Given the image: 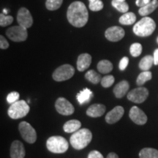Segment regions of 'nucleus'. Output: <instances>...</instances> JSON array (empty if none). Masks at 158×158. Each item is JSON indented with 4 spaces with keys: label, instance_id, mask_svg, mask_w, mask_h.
Masks as SVG:
<instances>
[{
    "label": "nucleus",
    "instance_id": "obj_1",
    "mask_svg": "<svg viewBox=\"0 0 158 158\" xmlns=\"http://www.w3.org/2000/svg\"><path fill=\"white\" fill-rule=\"evenodd\" d=\"M69 23L77 28L84 27L89 19V13L86 5L82 2L76 1L71 3L67 11Z\"/></svg>",
    "mask_w": 158,
    "mask_h": 158
},
{
    "label": "nucleus",
    "instance_id": "obj_2",
    "mask_svg": "<svg viewBox=\"0 0 158 158\" xmlns=\"http://www.w3.org/2000/svg\"><path fill=\"white\" fill-rule=\"evenodd\" d=\"M92 139V134L89 129L84 128L75 132L71 135L70 142L72 147L77 150H81L87 147Z\"/></svg>",
    "mask_w": 158,
    "mask_h": 158
},
{
    "label": "nucleus",
    "instance_id": "obj_3",
    "mask_svg": "<svg viewBox=\"0 0 158 158\" xmlns=\"http://www.w3.org/2000/svg\"><path fill=\"white\" fill-rule=\"evenodd\" d=\"M156 29V23L152 19L143 17L133 27V32L139 37H148L154 32Z\"/></svg>",
    "mask_w": 158,
    "mask_h": 158
},
{
    "label": "nucleus",
    "instance_id": "obj_4",
    "mask_svg": "<svg viewBox=\"0 0 158 158\" xmlns=\"http://www.w3.org/2000/svg\"><path fill=\"white\" fill-rule=\"evenodd\" d=\"M46 147L51 152L62 154L68 149L69 143L62 136H52L47 140Z\"/></svg>",
    "mask_w": 158,
    "mask_h": 158
},
{
    "label": "nucleus",
    "instance_id": "obj_5",
    "mask_svg": "<svg viewBox=\"0 0 158 158\" xmlns=\"http://www.w3.org/2000/svg\"><path fill=\"white\" fill-rule=\"evenodd\" d=\"M30 110L29 105L24 100H18L10 106L7 114L13 119H18L24 117L28 114Z\"/></svg>",
    "mask_w": 158,
    "mask_h": 158
},
{
    "label": "nucleus",
    "instance_id": "obj_6",
    "mask_svg": "<svg viewBox=\"0 0 158 158\" xmlns=\"http://www.w3.org/2000/svg\"><path fill=\"white\" fill-rule=\"evenodd\" d=\"M75 73V69L72 65L65 64L62 66L59 67L54 70V73L52 75L53 78L56 81L60 82L64 81L70 79L73 76Z\"/></svg>",
    "mask_w": 158,
    "mask_h": 158
},
{
    "label": "nucleus",
    "instance_id": "obj_7",
    "mask_svg": "<svg viewBox=\"0 0 158 158\" xmlns=\"http://www.w3.org/2000/svg\"><path fill=\"white\" fill-rule=\"evenodd\" d=\"M6 35L13 42H23L28 37L27 29L21 26H14L6 31Z\"/></svg>",
    "mask_w": 158,
    "mask_h": 158
},
{
    "label": "nucleus",
    "instance_id": "obj_8",
    "mask_svg": "<svg viewBox=\"0 0 158 158\" xmlns=\"http://www.w3.org/2000/svg\"><path fill=\"white\" fill-rule=\"evenodd\" d=\"M20 133L27 143H34L37 140V133L31 125L27 122H22L19 126Z\"/></svg>",
    "mask_w": 158,
    "mask_h": 158
},
{
    "label": "nucleus",
    "instance_id": "obj_9",
    "mask_svg": "<svg viewBox=\"0 0 158 158\" xmlns=\"http://www.w3.org/2000/svg\"><path fill=\"white\" fill-rule=\"evenodd\" d=\"M149 91L145 87L135 88L127 94V99L135 103H141L147 100Z\"/></svg>",
    "mask_w": 158,
    "mask_h": 158
},
{
    "label": "nucleus",
    "instance_id": "obj_10",
    "mask_svg": "<svg viewBox=\"0 0 158 158\" xmlns=\"http://www.w3.org/2000/svg\"><path fill=\"white\" fill-rule=\"evenodd\" d=\"M17 21L19 26L28 29L33 24V18L30 12L26 7H21L19 9L17 14Z\"/></svg>",
    "mask_w": 158,
    "mask_h": 158
},
{
    "label": "nucleus",
    "instance_id": "obj_11",
    "mask_svg": "<svg viewBox=\"0 0 158 158\" xmlns=\"http://www.w3.org/2000/svg\"><path fill=\"white\" fill-rule=\"evenodd\" d=\"M55 107L59 114L64 116H69L74 113L75 108L67 99L59 98L56 100Z\"/></svg>",
    "mask_w": 158,
    "mask_h": 158
},
{
    "label": "nucleus",
    "instance_id": "obj_12",
    "mask_svg": "<svg viewBox=\"0 0 158 158\" xmlns=\"http://www.w3.org/2000/svg\"><path fill=\"white\" fill-rule=\"evenodd\" d=\"M125 32L122 27L114 26V27H109L106 29L105 32V36L108 40L110 42H118L124 37Z\"/></svg>",
    "mask_w": 158,
    "mask_h": 158
},
{
    "label": "nucleus",
    "instance_id": "obj_13",
    "mask_svg": "<svg viewBox=\"0 0 158 158\" xmlns=\"http://www.w3.org/2000/svg\"><path fill=\"white\" fill-rule=\"evenodd\" d=\"M130 119L134 123L138 124V125H143L145 124L147 122V116L145 113L140 109L137 106H133L131 108L129 114Z\"/></svg>",
    "mask_w": 158,
    "mask_h": 158
},
{
    "label": "nucleus",
    "instance_id": "obj_14",
    "mask_svg": "<svg viewBox=\"0 0 158 158\" xmlns=\"http://www.w3.org/2000/svg\"><path fill=\"white\" fill-rule=\"evenodd\" d=\"M124 109L122 106H116L110 111L108 112L106 116V121L108 124H114L121 119L124 115Z\"/></svg>",
    "mask_w": 158,
    "mask_h": 158
},
{
    "label": "nucleus",
    "instance_id": "obj_15",
    "mask_svg": "<svg viewBox=\"0 0 158 158\" xmlns=\"http://www.w3.org/2000/svg\"><path fill=\"white\" fill-rule=\"evenodd\" d=\"M26 150L23 144L19 141H14L11 144L10 157L11 158H24Z\"/></svg>",
    "mask_w": 158,
    "mask_h": 158
},
{
    "label": "nucleus",
    "instance_id": "obj_16",
    "mask_svg": "<svg viewBox=\"0 0 158 158\" xmlns=\"http://www.w3.org/2000/svg\"><path fill=\"white\" fill-rule=\"evenodd\" d=\"M91 63H92V56L90 54L85 53L79 55L77 60V69L80 72H83L89 68Z\"/></svg>",
    "mask_w": 158,
    "mask_h": 158
},
{
    "label": "nucleus",
    "instance_id": "obj_17",
    "mask_svg": "<svg viewBox=\"0 0 158 158\" xmlns=\"http://www.w3.org/2000/svg\"><path fill=\"white\" fill-rule=\"evenodd\" d=\"M106 106L102 104H93L86 110V114L90 117H100L106 111Z\"/></svg>",
    "mask_w": 158,
    "mask_h": 158
},
{
    "label": "nucleus",
    "instance_id": "obj_18",
    "mask_svg": "<svg viewBox=\"0 0 158 158\" xmlns=\"http://www.w3.org/2000/svg\"><path fill=\"white\" fill-rule=\"evenodd\" d=\"M130 88V84L127 81H122L114 86V93L116 98H122L125 95Z\"/></svg>",
    "mask_w": 158,
    "mask_h": 158
},
{
    "label": "nucleus",
    "instance_id": "obj_19",
    "mask_svg": "<svg viewBox=\"0 0 158 158\" xmlns=\"http://www.w3.org/2000/svg\"><path fill=\"white\" fill-rule=\"evenodd\" d=\"M158 7V1L157 0H152L151 2L148 4L144 7H142L139 9L138 13L141 16H147V15L151 14L155 10L156 8Z\"/></svg>",
    "mask_w": 158,
    "mask_h": 158
},
{
    "label": "nucleus",
    "instance_id": "obj_20",
    "mask_svg": "<svg viewBox=\"0 0 158 158\" xmlns=\"http://www.w3.org/2000/svg\"><path fill=\"white\" fill-rule=\"evenodd\" d=\"M81 126V123L78 120L73 119L64 123V126H63V130H64L65 133H75V132L78 131L80 129Z\"/></svg>",
    "mask_w": 158,
    "mask_h": 158
},
{
    "label": "nucleus",
    "instance_id": "obj_21",
    "mask_svg": "<svg viewBox=\"0 0 158 158\" xmlns=\"http://www.w3.org/2000/svg\"><path fill=\"white\" fill-rule=\"evenodd\" d=\"M92 96H93V94H92V91L89 89L88 88H85L77 94L76 98L79 103L81 105H83L89 102L92 98Z\"/></svg>",
    "mask_w": 158,
    "mask_h": 158
},
{
    "label": "nucleus",
    "instance_id": "obj_22",
    "mask_svg": "<svg viewBox=\"0 0 158 158\" xmlns=\"http://www.w3.org/2000/svg\"><path fill=\"white\" fill-rule=\"evenodd\" d=\"M98 70L102 74L109 73L113 70V64L106 59L101 60L98 64Z\"/></svg>",
    "mask_w": 158,
    "mask_h": 158
},
{
    "label": "nucleus",
    "instance_id": "obj_23",
    "mask_svg": "<svg viewBox=\"0 0 158 158\" xmlns=\"http://www.w3.org/2000/svg\"><path fill=\"white\" fill-rule=\"evenodd\" d=\"M154 64V57L150 55L145 56L139 62V68L143 71H149Z\"/></svg>",
    "mask_w": 158,
    "mask_h": 158
},
{
    "label": "nucleus",
    "instance_id": "obj_24",
    "mask_svg": "<svg viewBox=\"0 0 158 158\" xmlns=\"http://www.w3.org/2000/svg\"><path fill=\"white\" fill-rule=\"evenodd\" d=\"M119 23L122 25H132L135 22L136 15L132 12H127L119 18Z\"/></svg>",
    "mask_w": 158,
    "mask_h": 158
},
{
    "label": "nucleus",
    "instance_id": "obj_25",
    "mask_svg": "<svg viewBox=\"0 0 158 158\" xmlns=\"http://www.w3.org/2000/svg\"><path fill=\"white\" fill-rule=\"evenodd\" d=\"M140 158H158V150L152 148H144L139 152Z\"/></svg>",
    "mask_w": 158,
    "mask_h": 158
},
{
    "label": "nucleus",
    "instance_id": "obj_26",
    "mask_svg": "<svg viewBox=\"0 0 158 158\" xmlns=\"http://www.w3.org/2000/svg\"><path fill=\"white\" fill-rule=\"evenodd\" d=\"M85 78L89 81L94 84H98L99 82H101V76L93 70H89L85 74Z\"/></svg>",
    "mask_w": 158,
    "mask_h": 158
},
{
    "label": "nucleus",
    "instance_id": "obj_27",
    "mask_svg": "<svg viewBox=\"0 0 158 158\" xmlns=\"http://www.w3.org/2000/svg\"><path fill=\"white\" fill-rule=\"evenodd\" d=\"M111 5L114 8L117 10L120 13H127L128 10H129V5L125 1L121 2L118 1V0H112Z\"/></svg>",
    "mask_w": 158,
    "mask_h": 158
},
{
    "label": "nucleus",
    "instance_id": "obj_28",
    "mask_svg": "<svg viewBox=\"0 0 158 158\" xmlns=\"http://www.w3.org/2000/svg\"><path fill=\"white\" fill-rule=\"evenodd\" d=\"M152 78V74L150 71H143L138 76L136 84H137L138 86H142L148 81L151 80Z\"/></svg>",
    "mask_w": 158,
    "mask_h": 158
},
{
    "label": "nucleus",
    "instance_id": "obj_29",
    "mask_svg": "<svg viewBox=\"0 0 158 158\" xmlns=\"http://www.w3.org/2000/svg\"><path fill=\"white\" fill-rule=\"evenodd\" d=\"M63 0H46L45 7L48 10L54 11L58 10L62 5Z\"/></svg>",
    "mask_w": 158,
    "mask_h": 158
},
{
    "label": "nucleus",
    "instance_id": "obj_30",
    "mask_svg": "<svg viewBox=\"0 0 158 158\" xmlns=\"http://www.w3.org/2000/svg\"><path fill=\"white\" fill-rule=\"evenodd\" d=\"M89 7L92 11L98 12L102 10L104 7L103 2L101 0H89Z\"/></svg>",
    "mask_w": 158,
    "mask_h": 158
},
{
    "label": "nucleus",
    "instance_id": "obj_31",
    "mask_svg": "<svg viewBox=\"0 0 158 158\" xmlns=\"http://www.w3.org/2000/svg\"><path fill=\"white\" fill-rule=\"evenodd\" d=\"M130 54L133 57H138L141 54L142 45L138 43H135L131 45L130 48Z\"/></svg>",
    "mask_w": 158,
    "mask_h": 158
},
{
    "label": "nucleus",
    "instance_id": "obj_32",
    "mask_svg": "<svg viewBox=\"0 0 158 158\" xmlns=\"http://www.w3.org/2000/svg\"><path fill=\"white\" fill-rule=\"evenodd\" d=\"M13 21V17L11 15H5V13H1L0 14V26L2 27H7L10 25Z\"/></svg>",
    "mask_w": 158,
    "mask_h": 158
},
{
    "label": "nucleus",
    "instance_id": "obj_33",
    "mask_svg": "<svg viewBox=\"0 0 158 158\" xmlns=\"http://www.w3.org/2000/svg\"><path fill=\"white\" fill-rule=\"evenodd\" d=\"M114 81H115V78L111 75H108L103 77L101 80V85L104 88H108L114 84Z\"/></svg>",
    "mask_w": 158,
    "mask_h": 158
},
{
    "label": "nucleus",
    "instance_id": "obj_34",
    "mask_svg": "<svg viewBox=\"0 0 158 158\" xmlns=\"http://www.w3.org/2000/svg\"><path fill=\"white\" fill-rule=\"evenodd\" d=\"M19 93L17 92H12L7 97V101L8 103L13 104L18 101L19 99Z\"/></svg>",
    "mask_w": 158,
    "mask_h": 158
},
{
    "label": "nucleus",
    "instance_id": "obj_35",
    "mask_svg": "<svg viewBox=\"0 0 158 158\" xmlns=\"http://www.w3.org/2000/svg\"><path fill=\"white\" fill-rule=\"evenodd\" d=\"M128 64H129V59H128V57L127 56H124L120 60L118 68H119L121 70H124L127 68Z\"/></svg>",
    "mask_w": 158,
    "mask_h": 158
},
{
    "label": "nucleus",
    "instance_id": "obj_36",
    "mask_svg": "<svg viewBox=\"0 0 158 158\" xmlns=\"http://www.w3.org/2000/svg\"><path fill=\"white\" fill-rule=\"evenodd\" d=\"M9 47V43L3 35L0 36V48L1 49H7Z\"/></svg>",
    "mask_w": 158,
    "mask_h": 158
},
{
    "label": "nucleus",
    "instance_id": "obj_37",
    "mask_svg": "<svg viewBox=\"0 0 158 158\" xmlns=\"http://www.w3.org/2000/svg\"><path fill=\"white\" fill-rule=\"evenodd\" d=\"M88 158H104V157L100 152L94 150V151H92L89 154Z\"/></svg>",
    "mask_w": 158,
    "mask_h": 158
},
{
    "label": "nucleus",
    "instance_id": "obj_38",
    "mask_svg": "<svg viewBox=\"0 0 158 158\" xmlns=\"http://www.w3.org/2000/svg\"><path fill=\"white\" fill-rule=\"evenodd\" d=\"M152 0H136L135 4L138 7H142L151 2Z\"/></svg>",
    "mask_w": 158,
    "mask_h": 158
},
{
    "label": "nucleus",
    "instance_id": "obj_39",
    "mask_svg": "<svg viewBox=\"0 0 158 158\" xmlns=\"http://www.w3.org/2000/svg\"><path fill=\"white\" fill-rule=\"evenodd\" d=\"M154 64L158 65V48L156 49L154 52Z\"/></svg>",
    "mask_w": 158,
    "mask_h": 158
},
{
    "label": "nucleus",
    "instance_id": "obj_40",
    "mask_svg": "<svg viewBox=\"0 0 158 158\" xmlns=\"http://www.w3.org/2000/svg\"><path fill=\"white\" fill-rule=\"evenodd\" d=\"M106 158H118V156L114 152H110Z\"/></svg>",
    "mask_w": 158,
    "mask_h": 158
},
{
    "label": "nucleus",
    "instance_id": "obj_41",
    "mask_svg": "<svg viewBox=\"0 0 158 158\" xmlns=\"http://www.w3.org/2000/svg\"><path fill=\"white\" fill-rule=\"evenodd\" d=\"M118 1H121V2H124V1H125V0H118Z\"/></svg>",
    "mask_w": 158,
    "mask_h": 158
},
{
    "label": "nucleus",
    "instance_id": "obj_42",
    "mask_svg": "<svg viewBox=\"0 0 158 158\" xmlns=\"http://www.w3.org/2000/svg\"><path fill=\"white\" fill-rule=\"evenodd\" d=\"M157 43H158V37H157Z\"/></svg>",
    "mask_w": 158,
    "mask_h": 158
}]
</instances>
